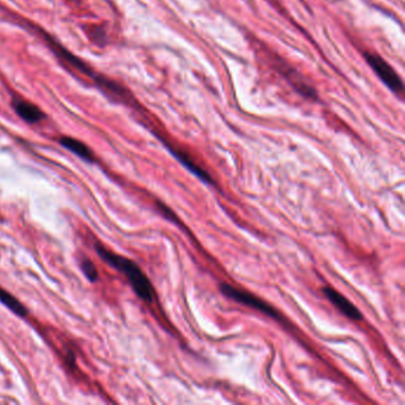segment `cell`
<instances>
[{
	"label": "cell",
	"instance_id": "6da1fadb",
	"mask_svg": "<svg viewBox=\"0 0 405 405\" xmlns=\"http://www.w3.org/2000/svg\"><path fill=\"white\" fill-rule=\"evenodd\" d=\"M94 247L99 257L103 259L105 263L121 271L127 278V281L139 299H142L147 303L154 302L155 289L138 264L134 263L131 259L112 252L111 249H107L101 244H95Z\"/></svg>",
	"mask_w": 405,
	"mask_h": 405
},
{
	"label": "cell",
	"instance_id": "7a4b0ae2",
	"mask_svg": "<svg viewBox=\"0 0 405 405\" xmlns=\"http://www.w3.org/2000/svg\"><path fill=\"white\" fill-rule=\"evenodd\" d=\"M220 290L225 296H228V299H232L236 302L241 303L246 307L254 308L258 312H263L267 317L276 319V320H281V314L277 312L275 308L270 306L269 303L265 302L263 299H259L256 295L249 294L247 291H243L241 289H236L234 286L228 284V283H221L220 284Z\"/></svg>",
	"mask_w": 405,
	"mask_h": 405
},
{
	"label": "cell",
	"instance_id": "3957f363",
	"mask_svg": "<svg viewBox=\"0 0 405 405\" xmlns=\"http://www.w3.org/2000/svg\"><path fill=\"white\" fill-rule=\"evenodd\" d=\"M365 58L366 61L376 71V74L380 77V80L383 81L384 84L388 86L392 92L402 95L403 94V82L395 69L382 56H379L378 53H366Z\"/></svg>",
	"mask_w": 405,
	"mask_h": 405
},
{
	"label": "cell",
	"instance_id": "277c9868",
	"mask_svg": "<svg viewBox=\"0 0 405 405\" xmlns=\"http://www.w3.org/2000/svg\"><path fill=\"white\" fill-rule=\"evenodd\" d=\"M322 293L325 294L326 297L328 299L333 306H334L338 310L343 312L345 317H347L351 320L359 321L363 319L361 312L359 309L353 304L349 299H346L343 294H340L339 291L330 288V286H325L322 289Z\"/></svg>",
	"mask_w": 405,
	"mask_h": 405
},
{
	"label": "cell",
	"instance_id": "5b68a950",
	"mask_svg": "<svg viewBox=\"0 0 405 405\" xmlns=\"http://www.w3.org/2000/svg\"><path fill=\"white\" fill-rule=\"evenodd\" d=\"M165 145L169 149V151L174 155L176 158H177L181 163H182L186 168H187L191 173L193 174L196 175V177L200 178L204 182L208 183V184H213L214 181L213 178L210 177V175L206 171V170L202 169L201 167L196 164L195 162L193 160L192 157L188 155L187 152L182 151V150H180L177 147H174L173 145H170L169 143H165Z\"/></svg>",
	"mask_w": 405,
	"mask_h": 405
},
{
	"label": "cell",
	"instance_id": "8992f818",
	"mask_svg": "<svg viewBox=\"0 0 405 405\" xmlns=\"http://www.w3.org/2000/svg\"><path fill=\"white\" fill-rule=\"evenodd\" d=\"M14 108L23 121H27L30 124L40 123L45 118V114L40 108L22 98L14 99Z\"/></svg>",
	"mask_w": 405,
	"mask_h": 405
},
{
	"label": "cell",
	"instance_id": "52a82bcc",
	"mask_svg": "<svg viewBox=\"0 0 405 405\" xmlns=\"http://www.w3.org/2000/svg\"><path fill=\"white\" fill-rule=\"evenodd\" d=\"M58 142L63 147H66L69 151L75 154L76 156L81 157L82 160H87L89 163L95 162V156H94L92 150L81 140L71 138V137H61L58 139Z\"/></svg>",
	"mask_w": 405,
	"mask_h": 405
},
{
	"label": "cell",
	"instance_id": "ba28073f",
	"mask_svg": "<svg viewBox=\"0 0 405 405\" xmlns=\"http://www.w3.org/2000/svg\"><path fill=\"white\" fill-rule=\"evenodd\" d=\"M0 303H3L5 307L10 309L11 312L18 315V317H27V308L24 307V304L22 302H19L14 295L8 293L4 288L0 286Z\"/></svg>",
	"mask_w": 405,
	"mask_h": 405
},
{
	"label": "cell",
	"instance_id": "9c48e42d",
	"mask_svg": "<svg viewBox=\"0 0 405 405\" xmlns=\"http://www.w3.org/2000/svg\"><path fill=\"white\" fill-rule=\"evenodd\" d=\"M81 269L85 273V276L88 278L89 281L94 283V282L98 281L99 273L97 267L94 265L93 262L90 259L85 258L81 262Z\"/></svg>",
	"mask_w": 405,
	"mask_h": 405
}]
</instances>
